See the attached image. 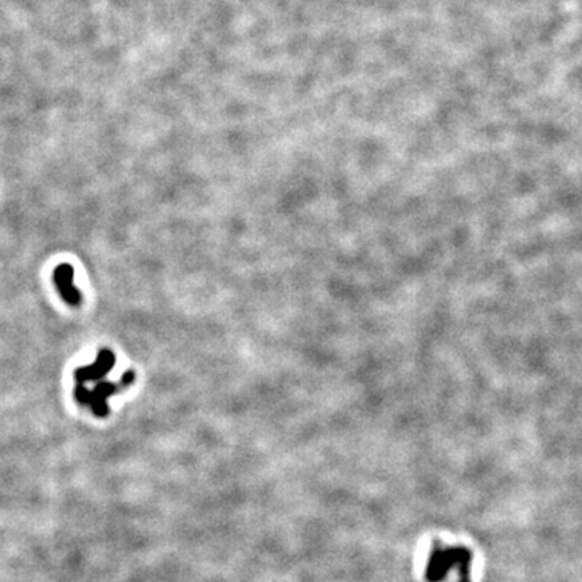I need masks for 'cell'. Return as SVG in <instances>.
I'll use <instances>...</instances> for the list:
<instances>
[{
	"label": "cell",
	"mask_w": 582,
	"mask_h": 582,
	"mask_svg": "<svg viewBox=\"0 0 582 582\" xmlns=\"http://www.w3.org/2000/svg\"><path fill=\"white\" fill-rule=\"evenodd\" d=\"M469 564L471 553L466 548H443L435 545L431 553V558H428L426 578L428 582H438L445 579L449 571L458 568L459 573H461L463 582H469Z\"/></svg>",
	"instance_id": "1"
},
{
	"label": "cell",
	"mask_w": 582,
	"mask_h": 582,
	"mask_svg": "<svg viewBox=\"0 0 582 582\" xmlns=\"http://www.w3.org/2000/svg\"><path fill=\"white\" fill-rule=\"evenodd\" d=\"M54 278H55L58 291H60L63 299H65L68 304L76 306L81 303V293H79L76 288L72 287V280H73L72 266H68V264H62V266H58L55 269Z\"/></svg>",
	"instance_id": "2"
}]
</instances>
